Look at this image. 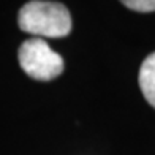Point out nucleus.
Returning a JSON list of instances; mask_svg holds the SVG:
<instances>
[{"instance_id": "obj_1", "label": "nucleus", "mask_w": 155, "mask_h": 155, "mask_svg": "<svg viewBox=\"0 0 155 155\" xmlns=\"http://www.w3.org/2000/svg\"><path fill=\"white\" fill-rule=\"evenodd\" d=\"M18 24L22 32L37 37L60 38L71 32V15L57 2H27L19 10Z\"/></svg>"}, {"instance_id": "obj_2", "label": "nucleus", "mask_w": 155, "mask_h": 155, "mask_svg": "<svg viewBox=\"0 0 155 155\" xmlns=\"http://www.w3.org/2000/svg\"><path fill=\"white\" fill-rule=\"evenodd\" d=\"M19 65L37 81H52L63 71L62 55L52 51L43 38L25 40L19 48Z\"/></svg>"}, {"instance_id": "obj_3", "label": "nucleus", "mask_w": 155, "mask_h": 155, "mask_svg": "<svg viewBox=\"0 0 155 155\" xmlns=\"http://www.w3.org/2000/svg\"><path fill=\"white\" fill-rule=\"evenodd\" d=\"M139 89L143 92L147 103L155 108V52L149 54L144 59L139 68Z\"/></svg>"}, {"instance_id": "obj_4", "label": "nucleus", "mask_w": 155, "mask_h": 155, "mask_svg": "<svg viewBox=\"0 0 155 155\" xmlns=\"http://www.w3.org/2000/svg\"><path fill=\"white\" fill-rule=\"evenodd\" d=\"M124 6L139 13H150L155 11V0H125Z\"/></svg>"}]
</instances>
